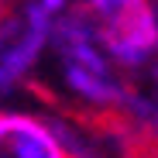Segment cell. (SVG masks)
<instances>
[{"label": "cell", "instance_id": "6da1fadb", "mask_svg": "<svg viewBox=\"0 0 158 158\" xmlns=\"http://www.w3.org/2000/svg\"><path fill=\"white\" fill-rule=\"evenodd\" d=\"M134 79H127L107 55L96 21L72 0L55 21L48 45V65L41 89L52 107L83 120H117L131 96Z\"/></svg>", "mask_w": 158, "mask_h": 158}, {"label": "cell", "instance_id": "7a4b0ae2", "mask_svg": "<svg viewBox=\"0 0 158 158\" xmlns=\"http://www.w3.org/2000/svg\"><path fill=\"white\" fill-rule=\"evenodd\" d=\"M72 0H14L0 21V103L41 96L55 21Z\"/></svg>", "mask_w": 158, "mask_h": 158}, {"label": "cell", "instance_id": "3957f363", "mask_svg": "<svg viewBox=\"0 0 158 158\" xmlns=\"http://www.w3.org/2000/svg\"><path fill=\"white\" fill-rule=\"evenodd\" d=\"M0 158H72L62 110L41 96L0 103Z\"/></svg>", "mask_w": 158, "mask_h": 158}, {"label": "cell", "instance_id": "277c9868", "mask_svg": "<svg viewBox=\"0 0 158 158\" xmlns=\"http://www.w3.org/2000/svg\"><path fill=\"white\" fill-rule=\"evenodd\" d=\"M79 7H83L96 24H110V21H117V17H124L127 10H134V7H141L144 0H76Z\"/></svg>", "mask_w": 158, "mask_h": 158}, {"label": "cell", "instance_id": "5b68a950", "mask_svg": "<svg viewBox=\"0 0 158 158\" xmlns=\"http://www.w3.org/2000/svg\"><path fill=\"white\" fill-rule=\"evenodd\" d=\"M148 76H155V79H158V65H155V69H151V72H148Z\"/></svg>", "mask_w": 158, "mask_h": 158}]
</instances>
